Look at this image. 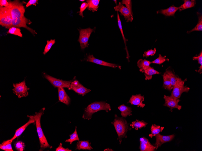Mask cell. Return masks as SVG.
<instances>
[{
    "label": "cell",
    "mask_w": 202,
    "mask_h": 151,
    "mask_svg": "<svg viewBox=\"0 0 202 151\" xmlns=\"http://www.w3.org/2000/svg\"><path fill=\"white\" fill-rule=\"evenodd\" d=\"M86 2L87 3V9L89 11L93 12L97 11L99 8V0H87Z\"/></svg>",
    "instance_id": "obj_23"
},
{
    "label": "cell",
    "mask_w": 202,
    "mask_h": 151,
    "mask_svg": "<svg viewBox=\"0 0 202 151\" xmlns=\"http://www.w3.org/2000/svg\"><path fill=\"white\" fill-rule=\"evenodd\" d=\"M156 52V50L155 48H154V49L148 50L147 51L144 52L143 54V57L148 58L150 56H153L155 54Z\"/></svg>",
    "instance_id": "obj_39"
},
{
    "label": "cell",
    "mask_w": 202,
    "mask_h": 151,
    "mask_svg": "<svg viewBox=\"0 0 202 151\" xmlns=\"http://www.w3.org/2000/svg\"><path fill=\"white\" fill-rule=\"evenodd\" d=\"M79 1H81V2H84L85 1L84 0H80Z\"/></svg>",
    "instance_id": "obj_48"
},
{
    "label": "cell",
    "mask_w": 202,
    "mask_h": 151,
    "mask_svg": "<svg viewBox=\"0 0 202 151\" xmlns=\"http://www.w3.org/2000/svg\"><path fill=\"white\" fill-rule=\"evenodd\" d=\"M31 22L25 17L22 18H15L12 19V27L17 28L24 27L30 31L33 35L37 33L32 29L28 27L26 24H30Z\"/></svg>",
    "instance_id": "obj_10"
},
{
    "label": "cell",
    "mask_w": 202,
    "mask_h": 151,
    "mask_svg": "<svg viewBox=\"0 0 202 151\" xmlns=\"http://www.w3.org/2000/svg\"><path fill=\"white\" fill-rule=\"evenodd\" d=\"M95 27L93 29L90 27L84 29H78L80 35L78 41L80 44L81 49H84L88 47V40L92 32L95 30Z\"/></svg>",
    "instance_id": "obj_7"
},
{
    "label": "cell",
    "mask_w": 202,
    "mask_h": 151,
    "mask_svg": "<svg viewBox=\"0 0 202 151\" xmlns=\"http://www.w3.org/2000/svg\"><path fill=\"white\" fill-rule=\"evenodd\" d=\"M164 128L163 127H160L155 124H152L151 127V133L149 134V136L152 138L162 132Z\"/></svg>",
    "instance_id": "obj_28"
},
{
    "label": "cell",
    "mask_w": 202,
    "mask_h": 151,
    "mask_svg": "<svg viewBox=\"0 0 202 151\" xmlns=\"http://www.w3.org/2000/svg\"><path fill=\"white\" fill-rule=\"evenodd\" d=\"M88 4L86 2H84L82 3L81 4L80 7V11L77 12H79V15L81 16L82 17H83L84 16L83 15V12L85 10L87 7Z\"/></svg>",
    "instance_id": "obj_41"
},
{
    "label": "cell",
    "mask_w": 202,
    "mask_h": 151,
    "mask_svg": "<svg viewBox=\"0 0 202 151\" xmlns=\"http://www.w3.org/2000/svg\"><path fill=\"white\" fill-rule=\"evenodd\" d=\"M15 148L18 151H23L24 149V143L21 141H18L14 144Z\"/></svg>",
    "instance_id": "obj_38"
},
{
    "label": "cell",
    "mask_w": 202,
    "mask_h": 151,
    "mask_svg": "<svg viewBox=\"0 0 202 151\" xmlns=\"http://www.w3.org/2000/svg\"><path fill=\"white\" fill-rule=\"evenodd\" d=\"M144 100V96L139 94L132 95L127 103H129L132 105H137L138 107L143 108L145 106V104L143 103Z\"/></svg>",
    "instance_id": "obj_18"
},
{
    "label": "cell",
    "mask_w": 202,
    "mask_h": 151,
    "mask_svg": "<svg viewBox=\"0 0 202 151\" xmlns=\"http://www.w3.org/2000/svg\"><path fill=\"white\" fill-rule=\"evenodd\" d=\"M9 5L7 7L10 12L12 18H22L24 17L25 11L23 3L19 1L15 0L12 2L8 1Z\"/></svg>",
    "instance_id": "obj_4"
},
{
    "label": "cell",
    "mask_w": 202,
    "mask_h": 151,
    "mask_svg": "<svg viewBox=\"0 0 202 151\" xmlns=\"http://www.w3.org/2000/svg\"><path fill=\"white\" fill-rule=\"evenodd\" d=\"M116 11L120 12L123 15L127 22H131L133 20V14L125 6L122 4L121 2H119L118 5L114 8Z\"/></svg>",
    "instance_id": "obj_13"
},
{
    "label": "cell",
    "mask_w": 202,
    "mask_h": 151,
    "mask_svg": "<svg viewBox=\"0 0 202 151\" xmlns=\"http://www.w3.org/2000/svg\"><path fill=\"white\" fill-rule=\"evenodd\" d=\"M86 61L104 66L114 68H118L120 69H121V66L115 64L109 63L97 59L95 58L93 55L89 54L87 56Z\"/></svg>",
    "instance_id": "obj_14"
},
{
    "label": "cell",
    "mask_w": 202,
    "mask_h": 151,
    "mask_svg": "<svg viewBox=\"0 0 202 151\" xmlns=\"http://www.w3.org/2000/svg\"><path fill=\"white\" fill-rule=\"evenodd\" d=\"M9 5L8 2L6 0H0V7H7Z\"/></svg>",
    "instance_id": "obj_45"
},
{
    "label": "cell",
    "mask_w": 202,
    "mask_h": 151,
    "mask_svg": "<svg viewBox=\"0 0 202 151\" xmlns=\"http://www.w3.org/2000/svg\"><path fill=\"white\" fill-rule=\"evenodd\" d=\"M56 151H71V149H70L68 148H65L62 146V144L60 143L59 146L56 148Z\"/></svg>",
    "instance_id": "obj_43"
},
{
    "label": "cell",
    "mask_w": 202,
    "mask_h": 151,
    "mask_svg": "<svg viewBox=\"0 0 202 151\" xmlns=\"http://www.w3.org/2000/svg\"><path fill=\"white\" fill-rule=\"evenodd\" d=\"M163 98L165 99V103L163 105L169 108L171 112H172L173 109L176 108L179 110L181 109V106L178 104L179 102L180 101L179 99H176L171 96H167L165 95Z\"/></svg>",
    "instance_id": "obj_12"
},
{
    "label": "cell",
    "mask_w": 202,
    "mask_h": 151,
    "mask_svg": "<svg viewBox=\"0 0 202 151\" xmlns=\"http://www.w3.org/2000/svg\"><path fill=\"white\" fill-rule=\"evenodd\" d=\"M104 110L108 112L111 110L110 105L104 102H96L89 105L85 109L82 118L84 119L90 120L94 113Z\"/></svg>",
    "instance_id": "obj_1"
},
{
    "label": "cell",
    "mask_w": 202,
    "mask_h": 151,
    "mask_svg": "<svg viewBox=\"0 0 202 151\" xmlns=\"http://www.w3.org/2000/svg\"><path fill=\"white\" fill-rule=\"evenodd\" d=\"M7 33L14 35L20 37H22V34L21 32V29L19 28L15 27H13L9 29Z\"/></svg>",
    "instance_id": "obj_34"
},
{
    "label": "cell",
    "mask_w": 202,
    "mask_h": 151,
    "mask_svg": "<svg viewBox=\"0 0 202 151\" xmlns=\"http://www.w3.org/2000/svg\"><path fill=\"white\" fill-rule=\"evenodd\" d=\"M122 5L125 4V7L131 12L133 13L132 9V2L130 0H123L121 2Z\"/></svg>",
    "instance_id": "obj_40"
},
{
    "label": "cell",
    "mask_w": 202,
    "mask_h": 151,
    "mask_svg": "<svg viewBox=\"0 0 202 151\" xmlns=\"http://www.w3.org/2000/svg\"><path fill=\"white\" fill-rule=\"evenodd\" d=\"M45 108H43L38 112L35 113L33 115L35 120V122L37 132L39 140L40 147L42 149L49 148H51L52 146L48 144L47 140L44 134L41 124V116L44 114Z\"/></svg>",
    "instance_id": "obj_3"
},
{
    "label": "cell",
    "mask_w": 202,
    "mask_h": 151,
    "mask_svg": "<svg viewBox=\"0 0 202 151\" xmlns=\"http://www.w3.org/2000/svg\"><path fill=\"white\" fill-rule=\"evenodd\" d=\"M184 3L179 7V11L194 7L196 3L194 0H184Z\"/></svg>",
    "instance_id": "obj_27"
},
{
    "label": "cell",
    "mask_w": 202,
    "mask_h": 151,
    "mask_svg": "<svg viewBox=\"0 0 202 151\" xmlns=\"http://www.w3.org/2000/svg\"><path fill=\"white\" fill-rule=\"evenodd\" d=\"M115 118L111 123L113 125L116 131L120 144H121L122 139L126 138V134L129 130L131 128L129 126V124L124 118H119L116 115H115Z\"/></svg>",
    "instance_id": "obj_2"
},
{
    "label": "cell",
    "mask_w": 202,
    "mask_h": 151,
    "mask_svg": "<svg viewBox=\"0 0 202 151\" xmlns=\"http://www.w3.org/2000/svg\"><path fill=\"white\" fill-rule=\"evenodd\" d=\"M93 149V148L90 145V143L89 140H83L79 141L77 142L76 149L89 150H91Z\"/></svg>",
    "instance_id": "obj_21"
},
{
    "label": "cell",
    "mask_w": 202,
    "mask_h": 151,
    "mask_svg": "<svg viewBox=\"0 0 202 151\" xmlns=\"http://www.w3.org/2000/svg\"><path fill=\"white\" fill-rule=\"evenodd\" d=\"M198 17V22L196 26L192 29L187 31V33H189L195 31H201L202 30V15L199 12H197Z\"/></svg>",
    "instance_id": "obj_30"
},
{
    "label": "cell",
    "mask_w": 202,
    "mask_h": 151,
    "mask_svg": "<svg viewBox=\"0 0 202 151\" xmlns=\"http://www.w3.org/2000/svg\"><path fill=\"white\" fill-rule=\"evenodd\" d=\"M118 109L120 111L121 115L123 117L126 118L127 116L132 115V111L131 108L130 107L122 104L119 106Z\"/></svg>",
    "instance_id": "obj_24"
},
{
    "label": "cell",
    "mask_w": 202,
    "mask_h": 151,
    "mask_svg": "<svg viewBox=\"0 0 202 151\" xmlns=\"http://www.w3.org/2000/svg\"><path fill=\"white\" fill-rule=\"evenodd\" d=\"M69 136L70 137V138L65 140V142H69L71 144L72 142L74 141L79 140V139L77 132L76 126L75 127V130L74 132Z\"/></svg>",
    "instance_id": "obj_35"
},
{
    "label": "cell",
    "mask_w": 202,
    "mask_h": 151,
    "mask_svg": "<svg viewBox=\"0 0 202 151\" xmlns=\"http://www.w3.org/2000/svg\"><path fill=\"white\" fill-rule=\"evenodd\" d=\"M113 1L115 2L116 5H117V1L116 0H113Z\"/></svg>",
    "instance_id": "obj_47"
},
{
    "label": "cell",
    "mask_w": 202,
    "mask_h": 151,
    "mask_svg": "<svg viewBox=\"0 0 202 151\" xmlns=\"http://www.w3.org/2000/svg\"><path fill=\"white\" fill-rule=\"evenodd\" d=\"M59 101L68 105L70 103V99L63 88H57Z\"/></svg>",
    "instance_id": "obj_19"
},
{
    "label": "cell",
    "mask_w": 202,
    "mask_h": 151,
    "mask_svg": "<svg viewBox=\"0 0 202 151\" xmlns=\"http://www.w3.org/2000/svg\"><path fill=\"white\" fill-rule=\"evenodd\" d=\"M68 89L73 90L82 96L85 95L91 90L84 87L77 80L72 81Z\"/></svg>",
    "instance_id": "obj_11"
},
{
    "label": "cell",
    "mask_w": 202,
    "mask_h": 151,
    "mask_svg": "<svg viewBox=\"0 0 202 151\" xmlns=\"http://www.w3.org/2000/svg\"><path fill=\"white\" fill-rule=\"evenodd\" d=\"M174 134L164 136L158 134L155 136L156 142L154 146L156 147V149L161 146L163 144L171 141L174 138Z\"/></svg>",
    "instance_id": "obj_15"
},
{
    "label": "cell",
    "mask_w": 202,
    "mask_h": 151,
    "mask_svg": "<svg viewBox=\"0 0 202 151\" xmlns=\"http://www.w3.org/2000/svg\"><path fill=\"white\" fill-rule=\"evenodd\" d=\"M139 149L141 151H154L156 147L152 145L148 140L144 137L140 138Z\"/></svg>",
    "instance_id": "obj_16"
},
{
    "label": "cell",
    "mask_w": 202,
    "mask_h": 151,
    "mask_svg": "<svg viewBox=\"0 0 202 151\" xmlns=\"http://www.w3.org/2000/svg\"><path fill=\"white\" fill-rule=\"evenodd\" d=\"M165 73L167 74L170 79L172 89L175 84L178 77L170 70L167 69Z\"/></svg>",
    "instance_id": "obj_33"
},
{
    "label": "cell",
    "mask_w": 202,
    "mask_h": 151,
    "mask_svg": "<svg viewBox=\"0 0 202 151\" xmlns=\"http://www.w3.org/2000/svg\"><path fill=\"white\" fill-rule=\"evenodd\" d=\"M147 124V123L144 121H140L136 119L135 121L132 122V123L130 124V126H131L133 128H134L135 130H137L138 129L145 127Z\"/></svg>",
    "instance_id": "obj_29"
},
{
    "label": "cell",
    "mask_w": 202,
    "mask_h": 151,
    "mask_svg": "<svg viewBox=\"0 0 202 151\" xmlns=\"http://www.w3.org/2000/svg\"><path fill=\"white\" fill-rule=\"evenodd\" d=\"M13 93L19 98L26 97L28 95V91L29 88L26 85L25 80L21 82L13 83Z\"/></svg>",
    "instance_id": "obj_8"
},
{
    "label": "cell",
    "mask_w": 202,
    "mask_h": 151,
    "mask_svg": "<svg viewBox=\"0 0 202 151\" xmlns=\"http://www.w3.org/2000/svg\"><path fill=\"white\" fill-rule=\"evenodd\" d=\"M12 17L8 8L0 7V24L6 28L12 27Z\"/></svg>",
    "instance_id": "obj_6"
},
{
    "label": "cell",
    "mask_w": 202,
    "mask_h": 151,
    "mask_svg": "<svg viewBox=\"0 0 202 151\" xmlns=\"http://www.w3.org/2000/svg\"><path fill=\"white\" fill-rule=\"evenodd\" d=\"M151 61L142 59L138 60L137 62V66L139 68V71L142 72L150 66Z\"/></svg>",
    "instance_id": "obj_22"
},
{
    "label": "cell",
    "mask_w": 202,
    "mask_h": 151,
    "mask_svg": "<svg viewBox=\"0 0 202 151\" xmlns=\"http://www.w3.org/2000/svg\"><path fill=\"white\" fill-rule=\"evenodd\" d=\"M178 9L179 7H176L173 5L167 9L159 10L157 13V14H161L167 16H173Z\"/></svg>",
    "instance_id": "obj_20"
},
{
    "label": "cell",
    "mask_w": 202,
    "mask_h": 151,
    "mask_svg": "<svg viewBox=\"0 0 202 151\" xmlns=\"http://www.w3.org/2000/svg\"><path fill=\"white\" fill-rule=\"evenodd\" d=\"M46 45L43 53L45 55L50 49L52 46L55 43V39H51L50 40H47Z\"/></svg>",
    "instance_id": "obj_37"
},
{
    "label": "cell",
    "mask_w": 202,
    "mask_h": 151,
    "mask_svg": "<svg viewBox=\"0 0 202 151\" xmlns=\"http://www.w3.org/2000/svg\"><path fill=\"white\" fill-rule=\"evenodd\" d=\"M186 80V79L183 80L178 77L175 84L173 87L171 96L178 99L180 98L183 93H187L190 89L186 86H184V83Z\"/></svg>",
    "instance_id": "obj_5"
},
{
    "label": "cell",
    "mask_w": 202,
    "mask_h": 151,
    "mask_svg": "<svg viewBox=\"0 0 202 151\" xmlns=\"http://www.w3.org/2000/svg\"><path fill=\"white\" fill-rule=\"evenodd\" d=\"M143 73L144 74L145 80H151L152 77L153 75L160 74L159 72L150 66L144 71Z\"/></svg>",
    "instance_id": "obj_25"
},
{
    "label": "cell",
    "mask_w": 202,
    "mask_h": 151,
    "mask_svg": "<svg viewBox=\"0 0 202 151\" xmlns=\"http://www.w3.org/2000/svg\"><path fill=\"white\" fill-rule=\"evenodd\" d=\"M44 76L54 87L57 88H69L72 80H63L58 79L44 73Z\"/></svg>",
    "instance_id": "obj_9"
},
{
    "label": "cell",
    "mask_w": 202,
    "mask_h": 151,
    "mask_svg": "<svg viewBox=\"0 0 202 151\" xmlns=\"http://www.w3.org/2000/svg\"><path fill=\"white\" fill-rule=\"evenodd\" d=\"M193 60H197L198 64L200 65V66H202V51L197 56H194L193 58Z\"/></svg>",
    "instance_id": "obj_42"
},
{
    "label": "cell",
    "mask_w": 202,
    "mask_h": 151,
    "mask_svg": "<svg viewBox=\"0 0 202 151\" xmlns=\"http://www.w3.org/2000/svg\"><path fill=\"white\" fill-rule=\"evenodd\" d=\"M163 87L166 89L171 91L172 89L171 80L169 77L165 73L163 75Z\"/></svg>",
    "instance_id": "obj_31"
},
{
    "label": "cell",
    "mask_w": 202,
    "mask_h": 151,
    "mask_svg": "<svg viewBox=\"0 0 202 151\" xmlns=\"http://www.w3.org/2000/svg\"><path fill=\"white\" fill-rule=\"evenodd\" d=\"M104 151H113L111 149H109V148H107L106 149H105Z\"/></svg>",
    "instance_id": "obj_46"
},
{
    "label": "cell",
    "mask_w": 202,
    "mask_h": 151,
    "mask_svg": "<svg viewBox=\"0 0 202 151\" xmlns=\"http://www.w3.org/2000/svg\"><path fill=\"white\" fill-rule=\"evenodd\" d=\"M166 57L165 56H162L161 54H159L158 57L154 60L151 61V63L160 64L166 61H168L169 59L167 58H166Z\"/></svg>",
    "instance_id": "obj_36"
},
{
    "label": "cell",
    "mask_w": 202,
    "mask_h": 151,
    "mask_svg": "<svg viewBox=\"0 0 202 151\" xmlns=\"http://www.w3.org/2000/svg\"><path fill=\"white\" fill-rule=\"evenodd\" d=\"M27 116L29 118L28 121L24 125L16 130L14 136L11 139V140L12 141L21 135L29 125L31 124L34 123L35 122V120L33 115H28Z\"/></svg>",
    "instance_id": "obj_17"
},
{
    "label": "cell",
    "mask_w": 202,
    "mask_h": 151,
    "mask_svg": "<svg viewBox=\"0 0 202 151\" xmlns=\"http://www.w3.org/2000/svg\"><path fill=\"white\" fill-rule=\"evenodd\" d=\"M117 17L118 24V26L120 30V31L121 32L122 37V38L124 41V42L125 45V49L127 53L126 58L129 61V58L130 57V56L129 55L128 51V49L126 46V41H128V40L126 39L124 36V34L123 31L121 20L118 12H117Z\"/></svg>",
    "instance_id": "obj_26"
},
{
    "label": "cell",
    "mask_w": 202,
    "mask_h": 151,
    "mask_svg": "<svg viewBox=\"0 0 202 151\" xmlns=\"http://www.w3.org/2000/svg\"><path fill=\"white\" fill-rule=\"evenodd\" d=\"M12 142L11 139L4 141L0 145V149L5 151H13L11 146Z\"/></svg>",
    "instance_id": "obj_32"
},
{
    "label": "cell",
    "mask_w": 202,
    "mask_h": 151,
    "mask_svg": "<svg viewBox=\"0 0 202 151\" xmlns=\"http://www.w3.org/2000/svg\"><path fill=\"white\" fill-rule=\"evenodd\" d=\"M38 0H30L27 3L26 7V8L28 7L31 5H34L36 6L37 4H38Z\"/></svg>",
    "instance_id": "obj_44"
}]
</instances>
